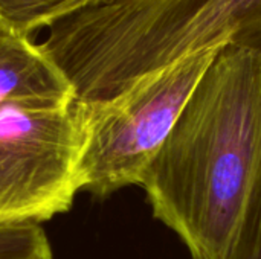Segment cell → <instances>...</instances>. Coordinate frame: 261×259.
Listing matches in <instances>:
<instances>
[{
	"label": "cell",
	"instance_id": "cell-1",
	"mask_svg": "<svg viewBox=\"0 0 261 259\" xmlns=\"http://www.w3.org/2000/svg\"><path fill=\"white\" fill-rule=\"evenodd\" d=\"M261 165V52L223 46L139 186L193 259H231Z\"/></svg>",
	"mask_w": 261,
	"mask_h": 259
},
{
	"label": "cell",
	"instance_id": "cell-2",
	"mask_svg": "<svg viewBox=\"0 0 261 259\" xmlns=\"http://www.w3.org/2000/svg\"><path fill=\"white\" fill-rule=\"evenodd\" d=\"M261 52V0H109L50 27L40 44L75 102H109L141 79L213 47Z\"/></svg>",
	"mask_w": 261,
	"mask_h": 259
},
{
	"label": "cell",
	"instance_id": "cell-3",
	"mask_svg": "<svg viewBox=\"0 0 261 259\" xmlns=\"http://www.w3.org/2000/svg\"><path fill=\"white\" fill-rule=\"evenodd\" d=\"M220 49L191 53L109 102L83 107L86 137L78 162V189L107 197L125 186H139Z\"/></svg>",
	"mask_w": 261,
	"mask_h": 259
},
{
	"label": "cell",
	"instance_id": "cell-4",
	"mask_svg": "<svg viewBox=\"0 0 261 259\" xmlns=\"http://www.w3.org/2000/svg\"><path fill=\"white\" fill-rule=\"evenodd\" d=\"M84 137L86 114L75 101L0 110V226L38 224L70 209Z\"/></svg>",
	"mask_w": 261,
	"mask_h": 259
},
{
	"label": "cell",
	"instance_id": "cell-5",
	"mask_svg": "<svg viewBox=\"0 0 261 259\" xmlns=\"http://www.w3.org/2000/svg\"><path fill=\"white\" fill-rule=\"evenodd\" d=\"M73 101L69 81L40 44L0 27V110H57Z\"/></svg>",
	"mask_w": 261,
	"mask_h": 259
},
{
	"label": "cell",
	"instance_id": "cell-6",
	"mask_svg": "<svg viewBox=\"0 0 261 259\" xmlns=\"http://www.w3.org/2000/svg\"><path fill=\"white\" fill-rule=\"evenodd\" d=\"M109 0H0V27L29 38L41 27Z\"/></svg>",
	"mask_w": 261,
	"mask_h": 259
},
{
	"label": "cell",
	"instance_id": "cell-7",
	"mask_svg": "<svg viewBox=\"0 0 261 259\" xmlns=\"http://www.w3.org/2000/svg\"><path fill=\"white\" fill-rule=\"evenodd\" d=\"M0 259H52L50 243L40 224L0 226Z\"/></svg>",
	"mask_w": 261,
	"mask_h": 259
},
{
	"label": "cell",
	"instance_id": "cell-8",
	"mask_svg": "<svg viewBox=\"0 0 261 259\" xmlns=\"http://www.w3.org/2000/svg\"><path fill=\"white\" fill-rule=\"evenodd\" d=\"M231 259H261V165L246 218Z\"/></svg>",
	"mask_w": 261,
	"mask_h": 259
}]
</instances>
